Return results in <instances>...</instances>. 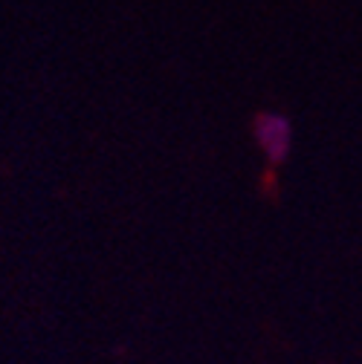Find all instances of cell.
Masks as SVG:
<instances>
[{"label":"cell","mask_w":362,"mask_h":364,"mask_svg":"<svg viewBox=\"0 0 362 364\" xmlns=\"http://www.w3.org/2000/svg\"><path fill=\"white\" fill-rule=\"evenodd\" d=\"M255 139L261 145V151L273 159L281 162L290 151V122L279 113H264L255 122Z\"/></svg>","instance_id":"6da1fadb"}]
</instances>
